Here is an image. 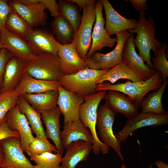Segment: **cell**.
Here are the masks:
<instances>
[{
  "label": "cell",
  "mask_w": 168,
  "mask_h": 168,
  "mask_svg": "<svg viewBox=\"0 0 168 168\" xmlns=\"http://www.w3.org/2000/svg\"><path fill=\"white\" fill-rule=\"evenodd\" d=\"M156 27L153 17L149 16L147 20L146 19L144 11L140 12L137 27L128 30L129 33H136L133 44L138 48V55L152 70L154 69L151 60V50H152L155 56L162 45L155 38Z\"/></svg>",
  "instance_id": "1"
},
{
  "label": "cell",
  "mask_w": 168,
  "mask_h": 168,
  "mask_svg": "<svg viewBox=\"0 0 168 168\" xmlns=\"http://www.w3.org/2000/svg\"><path fill=\"white\" fill-rule=\"evenodd\" d=\"M163 81L160 72L156 71L155 74L149 79L141 82H131L127 80L125 83L112 84L109 82H103L96 85V91L113 90L126 94L140 107L143 98L150 91H157Z\"/></svg>",
  "instance_id": "2"
},
{
  "label": "cell",
  "mask_w": 168,
  "mask_h": 168,
  "mask_svg": "<svg viewBox=\"0 0 168 168\" xmlns=\"http://www.w3.org/2000/svg\"><path fill=\"white\" fill-rule=\"evenodd\" d=\"M106 91H99L92 95L83 97L84 101L79 110V119L89 128L92 135L93 140L92 150L95 155L99 154L100 152L103 154H106L109 150V147L98 138L96 130L98 107L106 94Z\"/></svg>",
  "instance_id": "3"
},
{
  "label": "cell",
  "mask_w": 168,
  "mask_h": 168,
  "mask_svg": "<svg viewBox=\"0 0 168 168\" xmlns=\"http://www.w3.org/2000/svg\"><path fill=\"white\" fill-rule=\"evenodd\" d=\"M108 69L96 70L88 68L69 75H63L58 81L65 89L85 97L96 93V82Z\"/></svg>",
  "instance_id": "4"
},
{
  "label": "cell",
  "mask_w": 168,
  "mask_h": 168,
  "mask_svg": "<svg viewBox=\"0 0 168 168\" xmlns=\"http://www.w3.org/2000/svg\"><path fill=\"white\" fill-rule=\"evenodd\" d=\"M38 57L26 62V71L33 77L40 80L58 81L64 75L58 55L41 53Z\"/></svg>",
  "instance_id": "5"
},
{
  "label": "cell",
  "mask_w": 168,
  "mask_h": 168,
  "mask_svg": "<svg viewBox=\"0 0 168 168\" xmlns=\"http://www.w3.org/2000/svg\"><path fill=\"white\" fill-rule=\"evenodd\" d=\"M96 2L83 9L81 21L72 42L79 56L84 60L91 46L92 29L96 19Z\"/></svg>",
  "instance_id": "6"
},
{
  "label": "cell",
  "mask_w": 168,
  "mask_h": 168,
  "mask_svg": "<svg viewBox=\"0 0 168 168\" xmlns=\"http://www.w3.org/2000/svg\"><path fill=\"white\" fill-rule=\"evenodd\" d=\"M127 30L116 35L117 45L111 52L106 54L99 51L93 53L85 62L88 68L96 70L110 69L123 62L122 54L126 40L130 35Z\"/></svg>",
  "instance_id": "7"
},
{
  "label": "cell",
  "mask_w": 168,
  "mask_h": 168,
  "mask_svg": "<svg viewBox=\"0 0 168 168\" xmlns=\"http://www.w3.org/2000/svg\"><path fill=\"white\" fill-rule=\"evenodd\" d=\"M116 114L105 104L101 105L97 110L96 126L101 142L108 147H111L120 159L123 160L124 157L120 143L116 139L113 129Z\"/></svg>",
  "instance_id": "8"
},
{
  "label": "cell",
  "mask_w": 168,
  "mask_h": 168,
  "mask_svg": "<svg viewBox=\"0 0 168 168\" xmlns=\"http://www.w3.org/2000/svg\"><path fill=\"white\" fill-rule=\"evenodd\" d=\"M168 124L167 112L162 115L151 113H138L131 119H127L122 129L115 136L118 141L120 143L125 141L134 132L139 128Z\"/></svg>",
  "instance_id": "9"
},
{
  "label": "cell",
  "mask_w": 168,
  "mask_h": 168,
  "mask_svg": "<svg viewBox=\"0 0 168 168\" xmlns=\"http://www.w3.org/2000/svg\"><path fill=\"white\" fill-rule=\"evenodd\" d=\"M4 159L1 168H33L21 146L20 138L12 137L1 141Z\"/></svg>",
  "instance_id": "10"
},
{
  "label": "cell",
  "mask_w": 168,
  "mask_h": 168,
  "mask_svg": "<svg viewBox=\"0 0 168 168\" xmlns=\"http://www.w3.org/2000/svg\"><path fill=\"white\" fill-rule=\"evenodd\" d=\"M96 2V19L92 34V42L90 49L86 54V58L96 52L102 51L105 47H113L117 42V39L111 38L105 29V21L103 16V6L101 0Z\"/></svg>",
  "instance_id": "11"
},
{
  "label": "cell",
  "mask_w": 168,
  "mask_h": 168,
  "mask_svg": "<svg viewBox=\"0 0 168 168\" xmlns=\"http://www.w3.org/2000/svg\"><path fill=\"white\" fill-rule=\"evenodd\" d=\"M0 40L4 48L13 56L21 60L28 62L38 57L26 40L5 28L0 31Z\"/></svg>",
  "instance_id": "12"
},
{
  "label": "cell",
  "mask_w": 168,
  "mask_h": 168,
  "mask_svg": "<svg viewBox=\"0 0 168 168\" xmlns=\"http://www.w3.org/2000/svg\"><path fill=\"white\" fill-rule=\"evenodd\" d=\"M57 104L63 116V124L79 120V110L84 101V98L77 94L63 88L61 86Z\"/></svg>",
  "instance_id": "13"
},
{
  "label": "cell",
  "mask_w": 168,
  "mask_h": 168,
  "mask_svg": "<svg viewBox=\"0 0 168 168\" xmlns=\"http://www.w3.org/2000/svg\"><path fill=\"white\" fill-rule=\"evenodd\" d=\"M133 34L130 33L126 39L123 47L122 57L123 62L129 68L138 73L143 80H147L155 73L156 70H152L147 65L136 52L133 44Z\"/></svg>",
  "instance_id": "14"
},
{
  "label": "cell",
  "mask_w": 168,
  "mask_h": 168,
  "mask_svg": "<svg viewBox=\"0 0 168 168\" xmlns=\"http://www.w3.org/2000/svg\"><path fill=\"white\" fill-rule=\"evenodd\" d=\"M5 122L10 129L19 133L21 147L24 151L35 137L25 115L20 112L17 105L8 112Z\"/></svg>",
  "instance_id": "15"
},
{
  "label": "cell",
  "mask_w": 168,
  "mask_h": 168,
  "mask_svg": "<svg viewBox=\"0 0 168 168\" xmlns=\"http://www.w3.org/2000/svg\"><path fill=\"white\" fill-rule=\"evenodd\" d=\"M11 8L24 19L32 27L46 25L48 18L46 9L42 3L34 5H26L20 0H8Z\"/></svg>",
  "instance_id": "16"
},
{
  "label": "cell",
  "mask_w": 168,
  "mask_h": 168,
  "mask_svg": "<svg viewBox=\"0 0 168 168\" xmlns=\"http://www.w3.org/2000/svg\"><path fill=\"white\" fill-rule=\"evenodd\" d=\"M106 15L104 28L110 36L127 30L134 29L138 21L121 16L113 8L108 0H101Z\"/></svg>",
  "instance_id": "17"
},
{
  "label": "cell",
  "mask_w": 168,
  "mask_h": 168,
  "mask_svg": "<svg viewBox=\"0 0 168 168\" xmlns=\"http://www.w3.org/2000/svg\"><path fill=\"white\" fill-rule=\"evenodd\" d=\"M26 41L32 51L36 55L41 53L58 55L57 41L52 33L46 29H34Z\"/></svg>",
  "instance_id": "18"
},
{
  "label": "cell",
  "mask_w": 168,
  "mask_h": 168,
  "mask_svg": "<svg viewBox=\"0 0 168 168\" xmlns=\"http://www.w3.org/2000/svg\"><path fill=\"white\" fill-rule=\"evenodd\" d=\"M57 44L58 55L60 59L61 68L64 75L74 74L88 68L72 43L62 44L57 41Z\"/></svg>",
  "instance_id": "19"
},
{
  "label": "cell",
  "mask_w": 168,
  "mask_h": 168,
  "mask_svg": "<svg viewBox=\"0 0 168 168\" xmlns=\"http://www.w3.org/2000/svg\"><path fill=\"white\" fill-rule=\"evenodd\" d=\"M26 71V62L13 56L5 68L0 94L16 89Z\"/></svg>",
  "instance_id": "20"
},
{
  "label": "cell",
  "mask_w": 168,
  "mask_h": 168,
  "mask_svg": "<svg viewBox=\"0 0 168 168\" xmlns=\"http://www.w3.org/2000/svg\"><path fill=\"white\" fill-rule=\"evenodd\" d=\"M61 113L58 107L44 111L40 114L41 118L46 128V138L54 142L57 153L62 154L65 151L61 140L60 117Z\"/></svg>",
  "instance_id": "21"
},
{
  "label": "cell",
  "mask_w": 168,
  "mask_h": 168,
  "mask_svg": "<svg viewBox=\"0 0 168 168\" xmlns=\"http://www.w3.org/2000/svg\"><path fill=\"white\" fill-rule=\"evenodd\" d=\"M104 99L105 104L116 113L124 115L129 119L138 113V107L128 96L119 92L109 90Z\"/></svg>",
  "instance_id": "22"
},
{
  "label": "cell",
  "mask_w": 168,
  "mask_h": 168,
  "mask_svg": "<svg viewBox=\"0 0 168 168\" xmlns=\"http://www.w3.org/2000/svg\"><path fill=\"white\" fill-rule=\"evenodd\" d=\"M92 143L82 140L73 142L66 148L62 157L61 168H76L80 162L87 160L92 148Z\"/></svg>",
  "instance_id": "23"
},
{
  "label": "cell",
  "mask_w": 168,
  "mask_h": 168,
  "mask_svg": "<svg viewBox=\"0 0 168 168\" xmlns=\"http://www.w3.org/2000/svg\"><path fill=\"white\" fill-rule=\"evenodd\" d=\"M63 128L61 140L65 149L72 142L79 140L93 143L90 130L80 119L68 122L64 124Z\"/></svg>",
  "instance_id": "24"
},
{
  "label": "cell",
  "mask_w": 168,
  "mask_h": 168,
  "mask_svg": "<svg viewBox=\"0 0 168 168\" xmlns=\"http://www.w3.org/2000/svg\"><path fill=\"white\" fill-rule=\"evenodd\" d=\"M60 86L58 81L36 79L30 76L26 71L16 88L21 95L24 93L36 94L58 90Z\"/></svg>",
  "instance_id": "25"
},
{
  "label": "cell",
  "mask_w": 168,
  "mask_h": 168,
  "mask_svg": "<svg viewBox=\"0 0 168 168\" xmlns=\"http://www.w3.org/2000/svg\"><path fill=\"white\" fill-rule=\"evenodd\" d=\"M58 90H50L36 94L24 93L22 95L30 106L41 114L57 106Z\"/></svg>",
  "instance_id": "26"
},
{
  "label": "cell",
  "mask_w": 168,
  "mask_h": 168,
  "mask_svg": "<svg viewBox=\"0 0 168 168\" xmlns=\"http://www.w3.org/2000/svg\"><path fill=\"white\" fill-rule=\"evenodd\" d=\"M120 79H127L133 82L144 81L138 73L122 62L103 74L97 81L96 84L106 81L114 84Z\"/></svg>",
  "instance_id": "27"
},
{
  "label": "cell",
  "mask_w": 168,
  "mask_h": 168,
  "mask_svg": "<svg viewBox=\"0 0 168 168\" xmlns=\"http://www.w3.org/2000/svg\"><path fill=\"white\" fill-rule=\"evenodd\" d=\"M17 105L20 112L25 115L32 132L36 136L47 138L40 114L30 106L22 95L19 96Z\"/></svg>",
  "instance_id": "28"
},
{
  "label": "cell",
  "mask_w": 168,
  "mask_h": 168,
  "mask_svg": "<svg viewBox=\"0 0 168 168\" xmlns=\"http://www.w3.org/2000/svg\"><path fill=\"white\" fill-rule=\"evenodd\" d=\"M50 23L52 33L57 41L62 44L72 43L75 32L70 22L60 14L54 17Z\"/></svg>",
  "instance_id": "29"
},
{
  "label": "cell",
  "mask_w": 168,
  "mask_h": 168,
  "mask_svg": "<svg viewBox=\"0 0 168 168\" xmlns=\"http://www.w3.org/2000/svg\"><path fill=\"white\" fill-rule=\"evenodd\" d=\"M168 83V79L163 81L161 86L156 91L152 92L144 97L142 101L141 107L142 113H151L158 115L166 113L162 103L163 93Z\"/></svg>",
  "instance_id": "30"
},
{
  "label": "cell",
  "mask_w": 168,
  "mask_h": 168,
  "mask_svg": "<svg viewBox=\"0 0 168 168\" xmlns=\"http://www.w3.org/2000/svg\"><path fill=\"white\" fill-rule=\"evenodd\" d=\"M5 28L26 41L34 30L24 19L12 8L6 21Z\"/></svg>",
  "instance_id": "31"
},
{
  "label": "cell",
  "mask_w": 168,
  "mask_h": 168,
  "mask_svg": "<svg viewBox=\"0 0 168 168\" xmlns=\"http://www.w3.org/2000/svg\"><path fill=\"white\" fill-rule=\"evenodd\" d=\"M58 4L60 14L70 22L75 32L82 19L78 7L70 0H60Z\"/></svg>",
  "instance_id": "32"
},
{
  "label": "cell",
  "mask_w": 168,
  "mask_h": 168,
  "mask_svg": "<svg viewBox=\"0 0 168 168\" xmlns=\"http://www.w3.org/2000/svg\"><path fill=\"white\" fill-rule=\"evenodd\" d=\"M62 154L46 152L40 155L30 156L31 160L36 164L33 168H61L60 163Z\"/></svg>",
  "instance_id": "33"
},
{
  "label": "cell",
  "mask_w": 168,
  "mask_h": 168,
  "mask_svg": "<svg viewBox=\"0 0 168 168\" xmlns=\"http://www.w3.org/2000/svg\"><path fill=\"white\" fill-rule=\"evenodd\" d=\"M18 89L0 94V126L5 122L9 110L17 105L20 96Z\"/></svg>",
  "instance_id": "34"
},
{
  "label": "cell",
  "mask_w": 168,
  "mask_h": 168,
  "mask_svg": "<svg viewBox=\"0 0 168 168\" xmlns=\"http://www.w3.org/2000/svg\"><path fill=\"white\" fill-rule=\"evenodd\" d=\"M24 151L30 156L40 155L46 152L57 153L55 145L51 143L47 138L40 136L35 137Z\"/></svg>",
  "instance_id": "35"
},
{
  "label": "cell",
  "mask_w": 168,
  "mask_h": 168,
  "mask_svg": "<svg viewBox=\"0 0 168 168\" xmlns=\"http://www.w3.org/2000/svg\"><path fill=\"white\" fill-rule=\"evenodd\" d=\"M167 47L166 43H163L157 55L152 58L154 69L160 72L163 81L168 77V61L165 54Z\"/></svg>",
  "instance_id": "36"
},
{
  "label": "cell",
  "mask_w": 168,
  "mask_h": 168,
  "mask_svg": "<svg viewBox=\"0 0 168 168\" xmlns=\"http://www.w3.org/2000/svg\"><path fill=\"white\" fill-rule=\"evenodd\" d=\"M13 55L6 48L0 49V90L2 84L4 73L6 64Z\"/></svg>",
  "instance_id": "37"
},
{
  "label": "cell",
  "mask_w": 168,
  "mask_h": 168,
  "mask_svg": "<svg viewBox=\"0 0 168 168\" xmlns=\"http://www.w3.org/2000/svg\"><path fill=\"white\" fill-rule=\"evenodd\" d=\"M11 9L8 0H0V32L5 28L6 21Z\"/></svg>",
  "instance_id": "38"
},
{
  "label": "cell",
  "mask_w": 168,
  "mask_h": 168,
  "mask_svg": "<svg viewBox=\"0 0 168 168\" xmlns=\"http://www.w3.org/2000/svg\"><path fill=\"white\" fill-rule=\"evenodd\" d=\"M15 137L20 138V136L17 132L10 129L6 122L0 126V141L7 138Z\"/></svg>",
  "instance_id": "39"
},
{
  "label": "cell",
  "mask_w": 168,
  "mask_h": 168,
  "mask_svg": "<svg viewBox=\"0 0 168 168\" xmlns=\"http://www.w3.org/2000/svg\"><path fill=\"white\" fill-rule=\"evenodd\" d=\"M39 3L44 4L50 12V15L54 17L59 14V7L55 0H38Z\"/></svg>",
  "instance_id": "40"
},
{
  "label": "cell",
  "mask_w": 168,
  "mask_h": 168,
  "mask_svg": "<svg viewBox=\"0 0 168 168\" xmlns=\"http://www.w3.org/2000/svg\"><path fill=\"white\" fill-rule=\"evenodd\" d=\"M134 9L138 10L139 12L144 11L148 8V6L146 4L147 0H130Z\"/></svg>",
  "instance_id": "41"
},
{
  "label": "cell",
  "mask_w": 168,
  "mask_h": 168,
  "mask_svg": "<svg viewBox=\"0 0 168 168\" xmlns=\"http://www.w3.org/2000/svg\"><path fill=\"white\" fill-rule=\"evenodd\" d=\"M74 3H76L79 7L81 10L87 5L96 1L95 0H70Z\"/></svg>",
  "instance_id": "42"
},
{
  "label": "cell",
  "mask_w": 168,
  "mask_h": 168,
  "mask_svg": "<svg viewBox=\"0 0 168 168\" xmlns=\"http://www.w3.org/2000/svg\"><path fill=\"white\" fill-rule=\"evenodd\" d=\"M23 3L26 5H34L39 3L38 0H20Z\"/></svg>",
  "instance_id": "43"
},
{
  "label": "cell",
  "mask_w": 168,
  "mask_h": 168,
  "mask_svg": "<svg viewBox=\"0 0 168 168\" xmlns=\"http://www.w3.org/2000/svg\"><path fill=\"white\" fill-rule=\"evenodd\" d=\"M158 168H168L167 163H165L160 160L158 159L155 163Z\"/></svg>",
  "instance_id": "44"
},
{
  "label": "cell",
  "mask_w": 168,
  "mask_h": 168,
  "mask_svg": "<svg viewBox=\"0 0 168 168\" xmlns=\"http://www.w3.org/2000/svg\"><path fill=\"white\" fill-rule=\"evenodd\" d=\"M4 159V152L2 148L1 141H0V168Z\"/></svg>",
  "instance_id": "45"
},
{
  "label": "cell",
  "mask_w": 168,
  "mask_h": 168,
  "mask_svg": "<svg viewBox=\"0 0 168 168\" xmlns=\"http://www.w3.org/2000/svg\"><path fill=\"white\" fill-rule=\"evenodd\" d=\"M3 48H4V46L0 40V49Z\"/></svg>",
  "instance_id": "46"
},
{
  "label": "cell",
  "mask_w": 168,
  "mask_h": 168,
  "mask_svg": "<svg viewBox=\"0 0 168 168\" xmlns=\"http://www.w3.org/2000/svg\"><path fill=\"white\" fill-rule=\"evenodd\" d=\"M120 168H127L126 165L124 164H123L121 166Z\"/></svg>",
  "instance_id": "47"
},
{
  "label": "cell",
  "mask_w": 168,
  "mask_h": 168,
  "mask_svg": "<svg viewBox=\"0 0 168 168\" xmlns=\"http://www.w3.org/2000/svg\"><path fill=\"white\" fill-rule=\"evenodd\" d=\"M153 166V164H152L151 165L149 166L148 168H152Z\"/></svg>",
  "instance_id": "48"
}]
</instances>
